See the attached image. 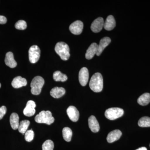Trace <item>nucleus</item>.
<instances>
[{
    "label": "nucleus",
    "mask_w": 150,
    "mask_h": 150,
    "mask_svg": "<svg viewBox=\"0 0 150 150\" xmlns=\"http://www.w3.org/2000/svg\"><path fill=\"white\" fill-rule=\"evenodd\" d=\"M89 87L94 92H100L103 88V79L101 74L95 73L92 76L89 83Z\"/></svg>",
    "instance_id": "1"
},
{
    "label": "nucleus",
    "mask_w": 150,
    "mask_h": 150,
    "mask_svg": "<svg viewBox=\"0 0 150 150\" xmlns=\"http://www.w3.org/2000/svg\"><path fill=\"white\" fill-rule=\"evenodd\" d=\"M55 51L62 60L67 61L70 56V48L68 44L63 42H58L55 48Z\"/></svg>",
    "instance_id": "2"
},
{
    "label": "nucleus",
    "mask_w": 150,
    "mask_h": 150,
    "mask_svg": "<svg viewBox=\"0 0 150 150\" xmlns=\"http://www.w3.org/2000/svg\"><path fill=\"white\" fill-rule=\"evenodd\" d=\"M35 120L38 123H45L50 125L54 123V118L52 116L51 111L43 110L35 116Z\"/></svg>",
    "instance_id": "3"
},
{
    "label": "nucleus",
    "mask_w": 150,
    "mask_h": 150,
    "mask_svg": "<svg viewBox=\"0 0 150 150\" xmlns=\"http://www.w3.org/2000/svg\"><path fill=\"white\" fill-rule=\"evenodd\" d=\"M44 82V79L40 76H37L33 78L30 83L31 93L34 95L40 94Z\"/></svg>",
    "instance_id": "4"
},
{
    "label": "nucleus",
    "mask_w": 150,
    "mask_h": 150,
    "mask_svg": "<svg viewBox=\"0 0 150 150\" xmlns=\"http://www.w3.org/2000/svg\"><path fill=\"white\" fill-rule=\"evenodd\" d=\"M124 114V110L119 108H111L105 110V115L108 119L114 120L121 117Z\"/></svg>",
    "instance_id": "5"
},
{
    "label": "nucleus",
    "mask_w": 150,
    "mask_h": 150,
    "mask_svg": "<svg viewBox=\"0 0 150 150\" xmlns=\"http://www.w3.org/2000/svg\"><path fill=\"white\" fill-rule=\"evenodd\" d=\"M40 48L36 45H33L30 48L29 59L30 62L32 64H35L38 61L40 57Z\"/></svg>",
    "instance_id": "6"
},
{
    "label": "nucleus",
    "mask_w": 150,
    "mask_h": 150,
    "mask_svg": "<svg viewBox=\"0 0 150 150\" xmlns=\"http://www.w3.org/2000/svg\"><path fill=\"white\" fill-rule=\"evenodd\" d=\"M83 24L80 21L74 22L69 26L70 31L74 35H79L83 31Z\"/></svg>",
    "instance_id": "7"
},
{
    "label": "nucleus",
    "mask_w": 150,
    "mask_h": 150,
    "mask_svg": "<svg viewBox=\"0 0 150 150\" xmlns=\"http://www.w3.org/2000/svg\"><path fill=\"white\" fill-rule=\"evenodd\" d=\"M36 104L35 102L30 100L28 101L26 106L23 110V114L28 117H30L35 114Z\"/></svg>",
    "instance_id": "8"
},
{
    "label": "nucleus",
    "mask_w": 150,
    "mask_h": 150,
    "mask_svg": "<svg viewBox=\"0 0 150 150\" xmlns=\"http://www.w3.org/2000/svg\"><path fill=\"white\" fill-rule=\"evenodd\" d=\"M89 73L88 69L86 67L82 68L79 73V81L81 85L84 86L88 82Z\"/></svg>",
    "instance_id": "9"
},
{
    "label": "nucleus",
    "mask_w": 150,
    "mask_h": 150,
    "mask_svg": "<svg viewBox=\"0 0 150 150\" xmlns=\"http://www.w3.org/2000/svg\"><path fill=\"white\" fill-rule=\"evenodd\" d=\"M104 23V20L102 17L98 18L92 23L91 27L92 31L94 33L100 32L103 27Z\"/></svg>",
    "instance_id": "10"
},
{
    "label": "nucleus",
    "mask_w": 150,
    "mask_h": 150,
    "mask_svg": "<svg viewBox=\"0 0 150 150\" xmlns=\"http://www.w3.org/2000/svg\"><path fill=\"white\" fill-rule=\"evenodd\" d=\"M67 113L70 120L73 122H76L79 117V112L74 106H70L67 110Z\"/></svg>",
    "instance_id": "11"
},
{
    "label": "nucleus",
    "mask_w": 150,
    "mask_h": 150,
    "mask_svg": "<svg viewBox=\"0 0 150 150\" xmlns=\"http://www.w3.org/2000/svg\"><path fill=\"white\" fill-rule=\"evenodd\" d=\"M110 42L111 39L110 38L105 37L102 38L100 41L99 45H98L96 55L98 56H99L102 53L105 48L110 44Z\"/></svg>",
    "instance_id": "12"
},
{
    "label": "nucleus",
    "mask_w": 150,
    "mask_h": 150,
    "mask_svg": "<svg viewBox=\"0 0 150 150\" xmlns=\"http://www.w3.org/2000/svg\"><path fill=\"white\" fill-rule=\"evenodd\" d=\"M88 122L89 127L93 132H98L100 130L99 123L94 115H91L89 118Z\"/></svg>",
    "instance_id": "13"
},
{
    "label": "nucleus",
    "mask_w": 150,
    "mask_h": 150,
    "mask_svg": "<svg viewBox=\"0 0 150 150\" xmlns=\"http://www.w3.org/2000/svg\"><path fill=\"white\" fill-rule=\"evenodd\" d=\"M27 84L26 80L20 76L15 78L11 83L12 86L15 88H20L22 87L26 86Z\"/></svg>",
    "instance_id": "14"
},
{
    "label": "nucleus",
    "mask_w": 150,
    "mask_h": 150,
    "mask_svg": "<svg viewBox=\"0 0 150 150\" xmlns=\"http://www.w3.org/2000/svg\"><path fill=\"white\" fill-rule=\"evenodd\" d=\"M122 135V132L119 130H115L110 132L107 137L108 142L112 143L120 139Z\"/></svg>",
    "instance_id": "15"
},
{
    "label": "nucleus",
    "mask_w": 150,
    "mask_h": 150,
    "mask_svg": "<svg viewBox=\"0 0 150 150\" xmlns=\"http://www.w3.org/2000/svg\"><path fill=\"white\" fill-rule=\"evenodd\" d=\"M98 45L96 43H92L88 48L85 55L86 59L90 60L92 59L97 52Z\"/></svg>",
    "instance_id": "16"
},
{
    "label": "nucleus",
    "mask_w": 150,
    "mask_h": 150,
    "mask_svg": "<svg viewBox=\"0 0 150 150\" xmlns=\"http://www.w3.org/2000/svg\"><path fill=\"white\" fill-rule=\"evenodd\" d=\"M115 25L116 23L114 17L112 15H109L104 22L103 27L106 30H111L115 27Z\"/></svg>",
    "instance_id": "17"
},
{
    "label": "nucleus",
    "mask_w": 150,
    "mask_h": 150,
    "mask_svg": "<svg viewBox=\"0 0 150 150\" xmlns=\"http://www.w3.org/2000/svg\"><path fill=\"white\" fill-rule=\"evenodd\" d=\"M5 63L8 67L11 68H15L17 63L14 59L13 54L11 52H8L6 54Z\"/></svg>",
    "instance_id": "18"
},
{
    "label": "nucleus",
    "mask_w": 150,
    "mask_h": 150,
    "mask_svg": "<svg viewBox=\"0 0 150 150\" xmlns=\"http://www.w3.org/2000/svg\"><path fill=\"white\" fill-rule=\"evenodd\" d=\"M66 93V90L64 88L56 87L52 88L50 91L51 96L55 98H59L62 97Z\"/></svg>",
    "instance_id": "19"
},
{
    "label": "nucleus",
    "mask_w": 150,
    "mask_h": 150,
    "mask_svg": "<svg viewBox=\"0 0 150 150\" xmlns=\"http://www.w3.org/2000/svg\"><path fill=\"white\" fill-rule=\"evenodd\" d=\"M19 118L17 113L13 112L11 114L10 118V122L11 127L13 130L18 129L19 125Z\"/></svg>",
    "instance_id": "20"
},
{
    "label": "nucleus",
    "mask_w": 150,
    "mask_h": 150,
    "mask_svg": "<svg viewBox=\"0 0 150 150\" xmlns=\"http://www.w3.org/2000/svg\"><path fill=\"white\" fill-rule=\"evenodd\" d=\"M137 102L143 106L147 105L150 102V93H146L143 94L139 98Z\"/></svg>",
    "instance_id": "21"
},
{
    "label": "nucleus",
    "mask_w": 150,
    "mask_h": 150,
    "mask_svg": "<svg viewBox=\"0 0 150 150\" xmlns=\"http://www.w3.org/2000/svg\"><path fill=\"white\" fill-rule=\"evenodd\" d=\"M53 78L56 81L65 82L68 79L67 76L60 71H56L53 74Z\"/></svg>",
    "instance_id": "22"
},
{
    "label": "nucleus",
    "mask_w": 150,
    "mask_h": 150,
    "mask_svg": "<svg viewBox=\"0 0 150 150\" xmlns=\"http://www.w3.org/2000/svg\"><path fill=\"white\" fill-rule=\"evenodd\" d=\"M30 124V122L28 120H25L21 121L18 128L19 132L23 134H25Z\"/></svg>",
    "instance_id": "23"
},
{
    "label": "nucleus",
    "mask_w": 150,
    "mask_h": 150,
    "mask_svg": "<svg viewBox=\"0 0 150 150\" xmlns=\"http://www.w3.org/2000/svg\"><path fill=\"white\" fill-rule=\"evenodd\" d=\"M63 137L67 142H70L72 137V131L69 127H65L63 129Z\"/></svg>",
    "instance_id": "24"
},
{
    "label": "nucleus",
    "mask_w": 150,
    "mask_h": 150,
    "mask_svg": "<svg viewBox=\"0 0 150 150\" xmlns=\"http://www.w3.org/2000/svg\"><path fill=\"white\" fill-rule=\"evenodd\" d=\"M138 125L141 127H150V118L144 116L140 118L138 122Z\"/></svg>",
    "instance_id": "25"
},
{
    "label": "nucleus",
    "mask_w": 150,
    "mask_h": 150,
    "mask_svg": "<svg viewBox=\"0 0 150 150\" xmlns=\"http://www.w3.org/2000/svg\"><path fill=\"white\" fill-rule=\"evenodd\" d=\"M54 149V142L51 140H46L42 145V150H53Z\"/></svg>",
    "instance_id": "26"
},
{
    "label": "nucleus",
    "mask_w": 150,
    "mask_h": 150,
    "mask_svg": "<svg viewBox=\"0 0 150 150\" xmlns=\"http://www.w3.org/2000/svg\"><path fill=\"white\" fill-rule=\"evenodd\" d=\"M25 134V139L27 142H31L33 139L34 133L32 129L26 131Z\"/></svg>",
    "instance_id": "27"
},
{
    "label": "nucleus",
    "mask_w": 150,
    "mask_h": 150,
    "mask_svg": "<svg viewBox=\"0 0 150 150\" xmlns=\"http://www.w3.org/2000/svg\"><path fill=\"white\" fill-rule=\"evenodd\" d=\"M16 28L18 30H25L27 27L26 22L23 20L18 21L15 25Z\"/></svg>",
    "instance_id": "28"
},
{
    "label": "nucleus",
    "mask_w": 150,
    "mask_h": 150,
    "mask_svg": "<svg viewBox=\"0 0 150 150\" xmlns=\"http://www.w3.org/2000/svg\"><path fill=\"white\" fill-rule=\"evenodd\" d=\"M7 108L5 106H2L0 107V120L2 119L4 115L6 113Z\"/></svg>",
    "instance_id": "29"
},
{
    "label": "nucleus",
    "mask_w": 150,
    "mask_h": 150,
    "mask_svg": "<svg viewBox=\"0 0 150 150\" xmlns=\"http://www.w3.org/2000/svg\"><path fill=\"white\" fill-rule=\"evenodd\" d=\"M7 19L6 17L0 16V24H4L6 23Z\"/></svg>",
    "instance_id": "30"
},
{
    "label": "nucleus",
    "mask_w": 150,
    "mask_h": 150,
    "mask_svg": "<svg viewBox=\"0 0 150 150\" xmlns=\"http://www.w3.org/2000/svg\"><path fill=\"white\" fill-rule=\"evenodd\" d=\"M136 150H147V149L145 147H142L139 148Z\"/></svg>",
    "instance_id": "31"
},
{
    "label": "nucleus",
    "mask_w": 150,
    "mask_h": 150,
    "mask_svg": "<svg viewBox=\"0 0 150 150\" xmlns=\"http://www.w3.org/2000/svg\"><path fill=\"white\" fill-rule=\"evenodd\" d=\"M1 83H0V88H1Z\"/></svg>",
    "instance_id": "32"
},
{
    "label": "nucleus",
    "mask_w": 150,
    "mask_h": 150,
    "mask_svg": "<svg viewBox=\"0 0 150 150\" xmlns=\"http://www.w3.org/2000/svg\"></svg>",
    "instance_id": "33"
}]
</instances>
